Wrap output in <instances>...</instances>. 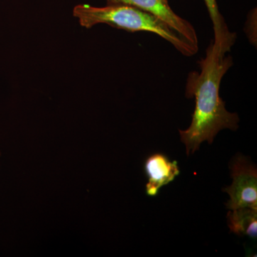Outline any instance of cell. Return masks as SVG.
Here are the masks:
<instances>
[{
	"mask_svg": "<svg viewBox=\"0 0 257 257\" xmlns=\"http://www.w3.org/2000/svg\"><path fill=\"white\" fill-rule=\"evenodd\" d=\"M232 65V57L219 52L211 42L205 57L199 62L200 72L189 74L186 96L194 97L195 109L189 128L179 130L188 156L199 150L203 142L211 145L221 130L235 131L239 128L238 114L226 110L219 95L221 79Z\"/></svg>",
	"mask_w": 257,
	"mask_h": 257,
	"instance_id": "1",
	"label": "cell"
},
{
	"mask_svg": "<svg viewBox=\"0 0 257 257\" xmlns=\"http://www.w3.org/2000/svg\"><path fill=\"white\" fill-rule=\"evenodd\" d=\"M73 15L83 28H92L99 24L128 32H147L155 34L170 42L187 57L197 53L199 49L192 46L178 33L155 15L135 7L122 4H107L104 7L78 5L74 7Z\"/></svg>",
	"mask_w": 257,
	"mask_h": 257,
	"instance_id": "2",
	"label": "cell"
},
{
	"mask_svg": "<svg viewBox=\"0 0 257 257\" xmlns=\"http://www.w3.org/2000/svg\"><path fill=\"white\" fill-rule=\"evenodd\" d=\"M233 182L224 189L230 199L226 204L229 210L251 208L257 209V171L243 157L234 159L231 166Z\"/></svg>",
	"mask_w": 257,
	"mask_h": 257,
	"instance_id": "3",
	"label": "cell"
},
{
	"mask_svg": "<svg viewBox=\"0 0 257 257\" xmlns=\"http://www.w3.org/2000/svg\"><path fill=\"white\" fill-rule=\"evenodd\" d=\"M107 4H122L135 7L155 15L165 22L192 46L199 49L197 32L187 20L176 14L171 8L168 0H106Z\"/></svg>",
	"mask_w": 257,
	"mask_h": 257,
	"instance_id": "4",
	"label": "cell"
},
{
	"mask_svg": "<svg viewBox=\"0 0 257 257\" xmlns=\"http://www.w3.org/2000/svg\"><path fill=\"white\" fill-rule=\"evenodd\" d=\"M145 173L149 178L146 185L147 195L155 197L164 186L175 180L180 173L177 161L170 162L163 154L157 153L147 159Z\"/></svg>",
	"mask_w": 257,
	"mask_h": 257,
	"instance_id": "5",
	"label": "cell"
},
{
	"mask_svg": "<svg viewBox=\"0 0 257 257\" xmlns=\"http://www.w3.org/2000/svg\"><path fill=\"white\" fill-rule=\"evenodd\" d=\"M204 2L213 25L214 35L213 45L219 52L226 55L236 42V34L229 31L216 0H204Z\"/></svg>",
	"mask_w": 257,
	"mask_h": 257,
	"instance_id": "6",
	"label": "cell"
},
{
	"mask_svg": "<svg viewBox=\"0 0 257 257\" xmlns=\"http://www.w3.org/2000/svg\"><path fill=\"white\" fill-rule=\"evenodd\" d=\"M227 221L232 232L256 239L257 209L246 207L230 210L227 214Z\"/></svg>",
	"mask_w": 257,
	"mask_h": 257,
	"instance_id": "7",
	"label": "cell"
},
{
	"mask_svg": "<svg viewBox=\"0 0 257 257\" xmlns=\"http://www.w3.org/2000/svg\"><path fill=\"white\" fill-rule=\"evenodd\" d=\"M256 8H253L248 14L246 23V32L248 40L256 46Z\"/></svg>",
	"mask_w": 257,
	"mask_h": 257,
	"instance_id": "8",
	"label": "cell"
},
{
	"mask_svg": "<svg viewBox=\"0 0 257 257\" xmlns=\"http://www.w3.org/2000/svg\"><path fill=\"white\" fill-rule=\"evenodd\" d=\"M0 156H1V152H0Z\"/></svg>",
	"mask_w": 257,
	"mask_h": 257,
	"instance_id": "9",
	"label": "cell"
}]
</instances>
